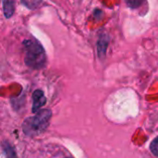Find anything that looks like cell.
I'll list each match as a JSON object with an SVG mask.
<instances>
[{
    "mask_svg": "<svg viewBox=\"0 0 158 158\" xmlns=\"http://www.w3.org/2000/svg\"><path fill=\"white\" fill-rule=\"evenodd\" d=\"M52 112L49 109H43L38 111L35 116L27 118L22 123V131L25 135L34 137L42 134L48 127Z\"/></svg>",
    "mask_w": 158,
    "mask_h": 158,
    "instance_id": "1",
    "label": "cell"
},
{
    "mask_svg": "<svg viewBox=\"0 0 158 158\" xmlns=\"http://www.w3.org/2000/svg\"><path fill=\"white\" fill-rule=\"evenodd\" d=\"M23 46L26 65L34 69H43L46 64V56L40 43L34 39H28L23 42Z\"/></svg>",
    "mask_w": 158,
    "mask_h": 158,
    "instance_id": "2",
    "label": "cell"
},
{
    "mask_svg": "<svg viewBox=\"0 0 158 158\" xmlns=\"http://www.w3.org/2000/svg\"><path fill=\"white\" fill-rule=\"evenodd\" d=\"M46 102V98L44 94L41 90H36L32 94V112L37 113L40 111V108L44 106Z\"/></svg>",
    "mask_w": 158,
    "mask_h": 158,
    "instance_id": "3",
    "label": "cell"
},
{
    "mask_svg": "<svg viewBox=\"0 0 158 158\" xmlns=\"http://www.w3.org/2000/svg\"><path fill=\"white\" fill-rule=\"evenodd\" d=\"M108 43H109V37L106 33H102L97 42V52H98V56L101 59H104L106 55V49L108 47Z\"/></svg>",
    "mask_w": 158,
    "mask_h": 158,
    "instance_id": "4",
    "label": "cell"
},
{
    "mask_svg": "<svg viewBox=\"0 0 158 158\" xmlns=\"http://www.w3.org/2000/svg\"><path fill=\"white\" fill-rule=\"evenodd\" d=\"M3 9L6 18H10L15 11V2L11 0L3 2Z\"/></svg>",
    "mask_w": 158,
    "mask_h": 158,
    "instance_id": "5",
    "label": "cell"
},
{
    "mask_svg": "<svg viewBox=\"0 0 158 158\" xmlns=\"http://www.w3.org/2000/svg\"><path fill=\"white\" fill-rule=\"evenodd\" d=\"M2 146H3V150L6 154V158H18L17 155H16V152H15V149L8 143L4 142L2 143Z\"/></svg>",
    "mask_w": 158,
    "mask_h": 158,
    "instance_id": "6",
    "label": "cell"
},
{
    "mask_svg": "<svg viewBox=\"0 0 158 158\" xmlns=\"http://www.w3.org/2000/svg\"><path fill=\"white\" fill-rule=\"evenodd\" d=\"M150 150H151V152L153 153L154 156H156L158 157V136L156 139H154V141L151 143Z\"/></svg>",
    "mask_w": 158,
    "mask_h": 158,
    "instance_id": "7",
    "label": "cell"
},
{
    "mask_svg": "<svg viewBox=\"0 0 158 158\" xmlns=\"http://www.w3.org/2000/svg\"><path fill=\"white\" fill-rule=\"evenodd\" d=\"M41 3H42L41 1H33V0H31V1H22V4L25 5L28 8H31V9L36 8Z\"/></svg>",
    "mask_w": 158,
    "mask_h": 158,
    "instance_id": "8",
    "label": "cell"
},
{
    "mask_svg": "<svg viewBox=\"0 0 158 158\" xmlns=\"http://www.w3.org/2000/svg\"><path fill=\"white\" fill-rule=\"evenodd\" d=\"M142 3H143L142 1H128V2H127V4H128V5L130 6V7H131V8H135V7L139 6Z\"/></svg>",
    "mask_w": 158,
    "mask_h": 158,
    "instance_id": "9",
    "label": "cell"
}]
</instances>
